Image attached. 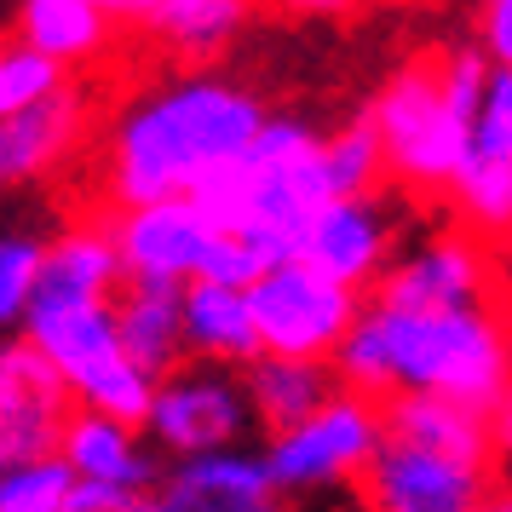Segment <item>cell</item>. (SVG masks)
<instances>
[{"mask_svg": "<svg viewBox=\"0 0 512 512\" xmlns=\"http://www.w3.org/2000/svg\"><path fill=\"white\" fill-rule=\"evenodd\" d=\"M265 116L259 93L231 75H173L133 93L98 144V213L190 196L254 144Z\"/></svg>", "mask_w": 512, "mask_h": 512, "instance_id": "obj_1", "label": "cell"}, {"mask_svg": "<svg viewBox=\"0 0 512 512\" xmlns=\"http://www.w3.org/2000/svg\"><path fill=\"white\" fill-rule=\"evenodd\" d=\"M294 18H346L357 0H282Z\"/></svg>", "mask_w": 512, "mask_h": 512, "instance_id": "obj_32", "label": "cell"}, {"mask_svg": "<svg viewBox=\"0 0 512 512\" xmlns=\"http://www.w3.org/2000/svg\"><path fill=\"white\" fill-rule=\"evenodd\" d=\"M47 236L52 231H41V225H0V328L24 323L29 300H35Z\"/></svg>", "mask_w": 512, "mask_h": 512, "instance_id": "obj_25", "label": "cell"}, {"mask_svg": "<svg viewBox=\"0 0 512 512\" xmlns=\"http://www.w3.org/2000/svg\"><path fill=\"white\" fill-rule=\"evenodd\" d=\"M98 219L110 231L121 282H173V288H185V282L202 277L213 236H219L190 196L139 202V208H116V213H98Z\"/></svg>", "mask_w": 512, "mask_h": 512, "instance_id": "obj_12", "label": "cell"}, {"mask_svg": "<svg viewBox=\"0 0 512 512\" xmlns=\"http://www.w3.org/2000/svg\"><path fill=\"white\" fill-rule=\"evenodd\" d=\"M489 81L478 47H443L397 64L363 104L386 156V185L403 202H443L466 162V133Z\"/></svg>", "mask_w": 512, "mask_h": 512, "instance_id": "obj_3", "label": "cell"}, {"mask_svg": "<svg viewBox=\"0 0 512 512\" xmlns=\"http://www.w3.org/2000/svg\"><path fill=\"white\" fill-rule=\"evenodd\" d=\"M248 311H254V340L265 357L328 363L357 323L363 294H351L300 254H288L248 282Z\"/></svg>", "mask_w": 512, "mask_h": 512, "instance_id": "obj_7", "label": "cell"}, {"mask_svg": "<svg viewBox=\"0 0 512 512\" xmlns=\"http://www.w3.org/2000/svg\"><path fill=\"white\" fill-rule=\"evenodd\" d=\"M242 392H248V409H254L259 438H271L282 426L305 420L311 409H323L328 397L340 392V380L328 363H305V357H265L259 351L254 363L242 369Z\"/></svg>", "mask_w": 512, "mask_h": 512, "instance_id": "obj_21", "label": "cell"}, {"mask_svg": "<svg viewBox=\"0 0 512 512\" xmlns=\"http://www.w3.org/2000/svg\"><path fill=\"white\" fill-rule=\"evenodd\" d=\"M58 461L75 484H98V489H121V495H150L162 455L150 449L133 420H110L93 409H70L64 432H58Z\"/></svg>", "mask_w": 512, "mask_h": 512, "instance_id": "obj_16", "label": "cell"}, {"mask_svg": "<svg viewBox=\"0 0 512 512\" xmlns=\"http://www.w3.org/2000/svg\"><path fill=\"white\" fill-rule=\"evenodd\" d=\"M179 323H185V363H213V369H248L259 357L248 288L196 277L179 288Z\"/></svg>", "mask_w": 512, "mask_h": 512, "instance_id": "obj_18", "label": "cell"}, {"mask_svg": "<svg viewBox=\"0 0 512 512\" xmlns=\"http://www.w3.org/2000/svg\"><path fill=\"white\" fill-rule=\"evenodd\" d=\"M87 127H93V98L75 87L24 116H0V196L52 179L87 144Z\"/></svg>", "mask_w": 512, "mask_h": 512, "instance_id": "obj_15", "label": "cell"}, {"mask_svg": "<svg viewBox=\"0 0 512 512\" xmlns=\"http://www.w3.org/2000/svg\"><path fill=\"white\" fill-rule=\"evenodd\" d=\"M70 507V472L58 455L0 472V512H64Z\"/></svg>", "mask_w": 512, "mask_h": 512, "instance_id": "obj_27", "label": "cell"}, {"mask_svg": "<svg viewBox=\"0 0 512 512\" xmlns=\"http://www.w3.org/2000/svg\"><path fill=\"white\" fill-rule=\"evenodd\" d=\"M64 512H150V501H144V495H121V489L75 484L70 478V507Z\"/></svg>", "mask_w": 512, "mask_h": 512, "instance_id": "obj_29", "label": "cell"}, {"mask_svg": "<svg viewBox=\"0 0 512 512\" xmlns=\"http://www.w3.org/2000/svg\"><path fill=\"white\" fill-rule=\"evenodd\" d=\"M334 380L363 397H449L466 409H495L512 386V340L501 305L466 311H397L363 300L351 334L328 357Z\"/></svg>", "mask_w": 512, "mask_h": 512, "instance_id": "obj_2", "label": "cell"}, {"mask_svg": "<svg viewBox=\"0 0 512 512\" xmlns=\"http://www.w3.org/2000/svg\"><path fill=\"white\" fill-rule=\"evenodd\" d=\"M139 432L162 461H190L213 449H248L259 443L254 409L242 392V369H213V363H179L150 386Z\"/></svg>", "mask_w": 512, "mask_h": 512, "instance_id": "obj_8", "label": "cell"}, {"mask_svg": "<svg viewBox=\"0 0 512 512\" xmlns=\"http://www.w3.org/2000/svg\"><path fill=\"white\" fill-rule=\"evenodd\" d=\"M190 202L208 213L213 231L254 242L271 265L300 254L305 225L328 202L323 133L300 116H265L254 144L231 167H219L213 179H202L190 190Z\"/></svg>", "mask_w": 512, "mask_h": 512, "instance_id": "obj_4", "label": "cell"}, {"mask_svg": "<svg viewBox=\"0 0 512 512\" xmlns=\"http://www.w3.org/2000/svg\"><path fill=\"white\" fill-rule=\"evenodd\" d=\"M501 323H507V340H512V248L501 254Z\"/></svg>", "mask_w": 512, "mask_h": 512, "instance_id": "obj_34", "label": "cell"}, {"mask_svg": "<svg viewBox=\"0 0 512 512\" xmlns=\"http://www.w3.org/2000/svg\"><path fill=\"white\" fill-rule=\"evenodd\" d=\"M144 501L150 512H294V501L271 484L254 443L190 455V461H162Z\"/></svg>", "mask_w": 512, "mask_h": 512, "instance_id": "obj_14", "label": "cell"}, {"mask_svg": "<svg viewBox=\"0 0 512 512\" xmlns=\"http://www.w3.org/2000/svg\"><path fill=\"white\" fill-rule=\"evenodd\" d=\"M495 70H512V0H478V41Z\"/></svg>", "mask_w": 512, "mask_h": 512, "instance_id": "obj_28", "label": "cell"}, {"mask_svg": "<svg viewBox=\"0 0 512 512\" xmlns=\"http://www.w3.org/2000/svg\"><path fill=\"white\" fill-rule=\"evenodd\" d=\"M323 179H328V196H369V190H386V156H380L369 110H357V116H346L340 127L323 133Z\"/></svg>", "mask_w": 512, "mask_h": 512, "instance_id": "obj_24", "label": "cell"}, {"mask_svg": "<svg viewBox=\"0 0 512 512\" xmlns=\"http://www.w3.org/2000/svg\"><path fill=\"white\" fill-rule=\"evenodd\" d=\"M70 392L47 369V357L24 334L0 346V472L58 455V432L70 420Z\"/></svg>", "mask_w": 512, "mask_h": 512, "instance_id": "obj_13", "label": "cell"}, {"mask_svg": "<svg viewBox=\"0 0 512 512\" xmlns=\"http://www.w3.org/2000/svg\"><path fill=\"white\" fill-rule=\"evenodd\" d=\"M70 87V70H58L24 41H0V116H24Z\"/></svg>", "mask_w": 512, "mask_h": 512, "instance_id": "obj_26", "label": "cell"}, {"mask_svg": "<svg viewBox=\"0 0 512 512\" xmlns=\"http://www.w3.org/2000/svg\"><path fill=\"white\" fill-rule=\"evenodd\" d=\"M472 512H512V478H507V472H501L478 501H472Z\"/></svg>", "mask_w": 512, "mask_h": 512, "instance_id": "obj_33", "label": "cell"}, {"mask_svg": "<svg viewBox=\"0 0 512 512\" xmlns=\"http://www.w3.org/2000/svg\"><path fill=\"white\" fill-rule=\"evenodd\" d=\"M489 438H495V466L512 478V386H507V397L489 409Z\"/></svg>", "mask_w": 512, "mask_h": 512, "instance_id": "obj_30", "label": "cell"}, {"mask_svg": "<svg viewBox=\"0 0 512 512\" xmlns=\"http://www.w3.org/2000/svg\"><path fill=\"white\" fill-rule=\"evenodd\" d=\"M403 236H409V202L392 185L369 196H328L323 213L300 236V259L369 300V288L386 277Z\"/></svg>", "mask_w": 512, "mask_h": 512, "instance_id": "obj_11", "label": "cell"}, {"mask_svg": "<svg viewBox=\"0 0 512 512\" xmlns=\"http://www.w3.org/2000/svg\"><path fill=\"white\" fill-rule=\"evenodd\" d=\"M98 12H104V18H110V24H144V12H150V6H156V0H93Z\"/></svg>", "mask_w": 512, "mask_h": 512, "instance_id": "obj_31", "label": "cell"}, {"mask_svg": "<svg viewBox=\"0 0 512 512\" xmlns=\"http://www.w3.org/2000/svg\"><path fill=\"white\" fill-rule=\"evenodd\" d=\"M18 41L58 70H93L116 41V24L93 0H18Z\"/></svg>", "mask_w": 512, "mask_h": 512, "instance_id": "obj_20", "label": "cell"}, {"mask_svg": "<svg viewBox=\"0 0 512 512\" xmlns=\"http://www.w3.org/2000/svg\"><path fill=\"white\" fill-rule=\"evenodd\" d=\"M380 432L397 438L432 443V449H455V455H489L495 461V438H489V415L484 409H466L449 397H380Z\"/></svg>", "mask_w": 512, "mask_h": 512, "instance_id": "obj_22", "label": "cell"}, {"mask_svg": "<svg viewBox=\"0 0 512 512\" xmlns=\"http://www.w3.org/2000/svg\"><path fill=\"white\" fill-rule=\"evenodd\" d=\"M110 317H116V340L127 351V363H139L150 380H162L167 369L185 363V323H179L173 282H121Z\"/></svg>", "mask_w": 512, "mask_h": 512, "instance_id": "obj_19", "label": "cell"}, {"mask_svg": "<svg viewBox=\"0 0 512 512\" xmlns=\"http://www.w3.org/2000/svg\"><path fill=\"white\" fill-rule=\"evenodd\" d=\"M254 0H156L144 12V29L179 58H213L248 29Z\"/></svg>", "mask_w": 512, "mask_h": 512, "instance_id": "obj_23", "label": "cell"}, {"mask_svg": "<svg viewBox=\"0 0 512 512\" xmlns=\"http://www.w3.org/2000/svg\"><path fill=\"white\" fill-rule=\"evenodd\" d=\"M374 443H380V403L340 386L323 409H311L305 420L259 438L254 449L265 461V472H271V484L288 501H305V495H323V489L357 484V472L369 466Z\"/></svg>", "mask_w": 512, "mask_h": 512, "instance_id": "obj_6", "label": "cell"}, {"mask_svg": "<svg viewBox=\"0 0 512 512\" xmlns=\"http://www.w3.org/2000/svg\"><path fill=\"white\" fill-rule=\"evenodd\" d=\"M121 288V265L110 248L104 219H70L47 236L41 254V277H35V300L29 305H93V300H116Z\"/></svg>", "mask_w": 512, "mask_h": 512, "instance_id": "obj_17", "label": "cell"}, {"mask_svg": "<svg viewBox=\"0 0 512 512\" xmlns=\"http://www.w3.org/2000/svg\"><path fill=\"white\" fill-rule=\"evenodd\" d=\"M374 305L397 311H466V305H501V248L466 225L443 219L432 231L403 236L386 277L369 288Z\"/></svg>", "mask_w": 512, "mask_h": 512, "instance_id": "obj_9", "label": "cell"}, {"mask_svg": "<svg viewBox=\"0 0 512 512\" xmlns=\"http://www.w3.org/2000/svg\"><path fill=\"white\" fill-rule=\"evenodd\" d=\"M495 478H501V466L489 455H455V449L380 432L351 495L363 512H472V501Z\"/></svg>", "mask_w": 512, "mask_h": 512, "instance_id": "obj_10", "label": "cell"}, {"mask_svg": "<svg viewBox=\"0 0 512 512\" xmlns=\"http://www.w3.org/2000/svg\"><path fill=\"white\" fill-rule=\"evenodd\" d=\"M18 328H24L29 346L47 357V369L64 380V392H70L75 409H93V415H110V420H133V426L144 420L156 380L139 363H127V351L116 340L110 300L29 305Z\"/></svg>", "mask_w": 512, "mask_h": 512, "instance_id": "obj_5", "label": "cell"}]
</instances>
